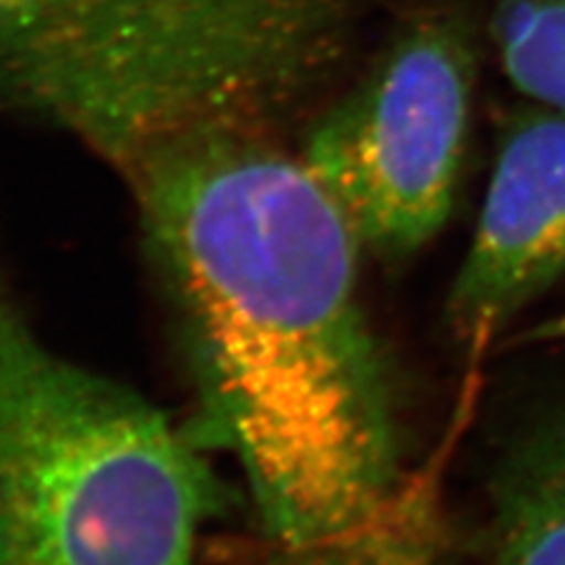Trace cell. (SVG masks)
Wrapping results in <instances>:
<instances>
[{
    "mask_svg": "<svg viewBox=\"0 0 565 565\" xmlns=\"http://www.w3.org/2000/svg\"><path fill=\"white\" fill-rule=\"evenodd\" d=\"M201 408L255 509L257 565H446L359 305L347 217L274 122L193 120L118 168Z\"/></svg>",
    "mask_w": 565,
    "mask_h": 565,
    "instance_id": "1",
    "label": "cell"
},
{
    "mask_svg": "<svg viewBox=\"0 0 565 565\" xmlns=\"http://www.w3.org/2000/svg\"><path fill=\"white\" fill-rule=\"evenodd\" d=\"M224 509L196 438L60 356L0 269V565H201Z\"/></svg>",
    "mask_w": 565,
    "mask_h": 565,
    "instance_id": "2",
    "label": "cell"
},
{
    "mask_svg": "<svg viewBox=\"0 0 565 565\" xmlns=\"http://www.w3.org/2000/svg\"><path fill=\"white\" fill-rule=\"evenodd\" d=\"M471 66L462 26L419 22L309 128L299 156L361 247L408 257L444 228L465 156Z\"/></svg>",
    "mask_w": 565,
    "mask_h": 565,
    "instance_id": "3",
    "label": "cell"
},
{
    "mask_svg": "<svg viewBox=\"0 0 565 565\" xmlns=\"http://www.w3.org/2000/svg\"><path fill=\"white\" fill-rule=\"evenodd\" d=\"M565 274V114L537 104L509 120L476 234L448 299L471 356Z\"/></svg>",
    "mask_w": 565,
    "mask_h": 565,
    "instance_id": "4",
    "label": "cell"
},
{
    "mask_svg": "<svg viewBox=\"0 0 565 565\" xmlns=\"http://www.w3.org/2000/svg\"><path fill=\"white\" fill-rule=\"evenodd\" d=\"M488 565H565V413L521 436L494 473Z\"/></svg>",
    "mask_w": 565,
    "mask_h": 565,
    "instance_id": "5",
    "label": "cell"
},
{
    "mask_svg": "<svg viewBox=\"0 0 565 565\" xmlns=\"http://www.w3.org/2000/svg\"><path fill=\"white\" fill-rule=\"evenodd\" d=\"M490 31L509 81L565 114V0H500Z\"/></svg>",
    "mask_w": 565,
    "mask_h": 565,
    "instance_id": "6",
    "label": "cell"
},
{
    "mask_svg": "<svg viewBox=\"0 0 565 565\" xmlns=\"http://www.w3.org/2000/svg\"><path fill=\"white\" fill-rule=\"evenodd\" d=\"M122 0H0V64L81 29Z\"/></svg>",
    "mask_w": 565,
    "mask_h": 565,
    "instance_id": "7",
    "label": "cell"
}]
</instances>
